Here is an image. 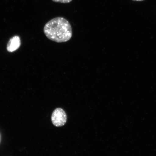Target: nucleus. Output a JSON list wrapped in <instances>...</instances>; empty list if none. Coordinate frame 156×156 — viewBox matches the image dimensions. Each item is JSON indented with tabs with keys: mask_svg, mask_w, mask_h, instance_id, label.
<instances>
[{
	"mask_svg": "<svg viewBox=\"0 0 156 156\" xmlns=\"http://www.w3.org/2000/svg\"><path fill=\"white\" fill-rule=\"evenodd\" d=\"M52 1L55 2L68 3L71 2L73 0H52Z\"/></svg>",
	"mask_w": 156,
	"mask_h": 156,
	"instance_id": "20e7f679",
	"label": "nucleus"
},
{
	"mask_svg": "<svg viewBox=\"0 0 156 156\" xmlns=\"http://www.w3.org/2000/svg\"><path fill=\"white\" fill-rule=\"evenodd\" d=\"M134 1H143V0H134Z\"/></svg>",
	"mask_w": 156,
	"mask_h": 156,
	"instance_id": "39448f33",
	"label": "nucleus"
},
{
	"mask_svg": "<svg viewBox=\"0 0 156 156\" xmlns=\"http://www.w3.org/2000/svg\"><path fill=\"white\" fill-rule=\"evenodd\" d=\"M20 45V38L18 36H15L10 39L7 45V49L9 52H13L18 49Z\"/></svg>",
	"mask_w": 156,
	"mask_h": 156,
	"instance_id": "7ed1b4c3",
	"label": "nucleus"
},
{
	"mask_svg": "<svg viewBox=\"0 0 156 156\" xmlns=\"http://www.w3.org/2000/svg\"><path fill=\"white\" fill-rule=\"evenodd\" d=\"M44 32L48 39L57 43L67 42L73 36L71 24L62 17H56L48 21L44 25Z\"/></svg>",
	"mask_w": 156,
	"mask_h": 156,
	"instance_id": "f257e3e1",
	"label": "nucleus"
},
{
	"mask_svg": "<svg viewBox=\"0 0 156 156\" xmlns=\"http://www.w3.org/2000/svg\"><path fill=\"white\" fill-rule=\"evenodd\" d=\"M67 115L63 109L57 108L54 111L51 116V121L55 126H62L67 122Z\"/></svg>",
	"mask_w": 156,
	"mask_h": 156,
	"instance_id": "f03ea898",
	"label": "nucleus"
}]
</instances>
